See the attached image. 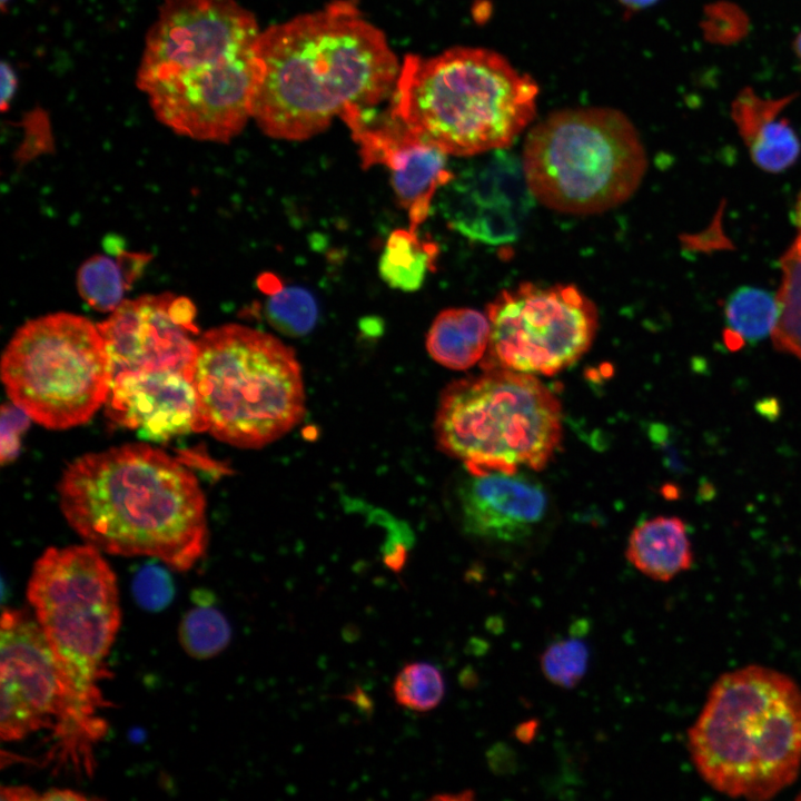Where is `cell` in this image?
I'll use <instances>...</instances> for the list:
<instances>
[{
	"label": "cell",
	"mask_w": 801,
	"mask_h": 801,
	"mask_svg": "<svg viewBox=\"0 0 801 801\" xmlns=\"http://www.w3.org/2000/svg\"><path fill=\"white\" fill-rule=\"evenodd\" d=\"M251 118L268 136L308 139L355 107L369 109L393 92L400 65L384 32L354 0L260 31Z\"/></svg>",
	"instance_id": "obj_1"
},
{
	"label": "cell",
	"mask_w": 801,
	"mask_h": 801,
	"mask_svg": "<svg viewBox=\"0 0 801 801\" xmlns=\"http://www.w3.org/2000/svg\"><path fill=\"white\" fill-rule=\"evenodd\" d=\"M60 507L86 543L121 556H148L179 571L204 554L206 503L181 459L146 444L78 457L58 486Z\"/></svg>",
	"instance_id": "obj_2"
},
{
	"label": "cell",
	"mask_w": 801,
	"mask_h": 801,
	"mask_svg": "<svg viewBox=\"0 0 801 801\" xmlns=\"http://www.w3.org/2000/svg\"><path fill=\"white\" fill-rule=\"evenodd\" d=\"M702 779L732 798L767 800L801 768V689L760 665L722 674L688 731Z\"/></svg>",
	"instance_id": "obj_3"
},
{
	"label": "cell",
	"mask_w": 801,
	"mask_h": 801,
	"mask_svg": "<svg viewBox=\"0 0 801 801\" xmlns=\"http://www.w3.org/2000/svg\"><path fill=\"white\" fill-rule=\"evenodd\" d=\"M538 88L501 55L455 47L405 56L389 115L447 155L505 149L532 121Z\"/></svg>",
	"instance_id": "obj_4"
},
{
	"label": "cell",
	"mask_w": 801,
	"mask_h": 801,
	"mask_svg": "<svg viewBox=\"0 0 801 801\" xmlns=\"http://www.w3.org/2000/svg\"><path fill=\"white\" fill-rule=\"evenodd\" d=\"M192 384L204 431L240 448L275 442L305 415L294 350L244 325H222L198 338Z\"/></svg>",
	"instance_id": "obj_5"
},
{
	"label": "cell",
	"mask_w": 801,
	"mask_h": 801,
	"mask_svg": "<svg viewBox=\"0 0 801 801\" xmlns=\"http://www.w3.org/2000/svg\"><path fill=\"white\" fill-rule=\"evenodd\" d=\"M33 616L59 664L77 711L101 739L107 730L101 683L121 623L116 575L90 545L49 547L27 585Z\"/></svg>",
	"instance_id": "obj_6"
},
{
	"label": "cell",
	"mask_w": 801,
	"mask_h": 801,
	"mask_svg": "<svg viewBox=\"0 0 801 801\" xmlns=\"http://www.w3.org/2000/svg\"><path fill=\"white\" fill-rule=\"evenodd\" d=\"M434 427L439 449L471 473L541 469L560 445L562 411L534 375L493 368L448 384Z\"/></svg>",
	"instance_id": "obj_7"
},
{
	"label": "cell",
	"mask_w": 801,
	"mask_h": 801,
	"mask_svg": "<svg viewBox=\"0 0 801 801\" xmlns=\"http://www.w3.org/2000/svg\"><path fill=\"white\" fill-rule=\"evenodd\" d=\"M523 168L535 199L562 212L595 214L639 187L646 156L632 122L611 108L557 111L527 135Z\"/></svg>",
	"instance_id": "obj_8"
},
{
	"label": "cell",
	"mask_w": 801,
	"mask_h": 801,
	"mask_svg": "<svg viewBox=\"0 0 801 801\" xmlns=\"http://www.w3.org/2000/svg\"><path fill=\"white\" fill-rule=\"evenodd\" d=\"M12 403L51 429L81 425L107 402L112 368L98 325L70 313L27 322L1 358Z\"/></svg>",
	"instance_id": "obj_9"
},
{
	"label": "cell",
	"mask_w": 801,
	"mask_h": 801,
	"mask_svg": "<svg viewBox=\"0 0 801 801\" xmlns=\"http://www.w3.org/2000/svg\"><path fill=\"white\" fill-rule=\"evenodd\" d=\"M0 736L18 742L53 729L60 750L91 770L99 741L75 705L59 664L33 615L7 609L0 629Z\"/></svg>",
	"instance_id": "obj_10"
},
{
	"label": "cell",
	"mask_w": 801,
	"mask_h": 801,
	"mask_svg": "<svg viewBox=\"0 0 801 801\" xmlns=\"http://www.w3.org/2000/svg\"><path fill=\"white\" fill-rule=\"evenodd\" d=\"M491 337L483 368L553 375L590 348L597 327L594 304L573 285L525 283L488 304Z\"/></svg>",
	"instance_id": "obj_11"
},
{
	"label": "cell",
	"mask_w": 801,
	"mask_h": 801,
	"mask_svg": "<svg viewBox=\"0 0 801 801\" xmlns=\"http://www.w3.org/2000/svg\"><path fill=\"white\" fill-rule=\"evenodd\" d=\"M260 30L236 0H166L150 28L137 86L225 62L250 51Z\"/></svg>",
	"instance_id": "obj_12"
},
{
	"label": "cell",
	"mask_w": 801,
	"mask_h": 801,
	"mask_svg": "<svg viewBox=\"0 0 801 801\" xmlns=\"http://www.w3.org/2000/svg\"><path fill=\"white\" fill-rule=\"evenodd\" d=\"M256 80L253 47L225 62L165 78L144 92L158 120L175 132L196 140L228 142L251 117Z\"/></svg>",
	"instance_id": "obj_13"
},
{
	"label": "cell",
	"mask_w": 801,
	"mask_h": 801,
	"mask_svg": "<svg viewBox=\"0 0 801 801\" xmlns=\"http://www.w3.org/2000/svg\"><path fill=\"white\" fill-rule=\"evenodd\" d=\"M112 368L119 374L176 373L192 379L198 339L196 307L184 296L126 299L98 324Z\"/></svg>",
	"instance_id": "obj_14"
},
{
	"label": "cell",
	"mask_w": 801,
	"mask_h": 801,
	"mask_svg": "<svg viewBox=\"0 0 801 801\" xmlns=\"http://www.w3.org/2000/svg\"><path fill=\"white\" fill-rule=\"evenodd\" d=\"M523 164L504 149L468 165L441 189L447 225L479 243L515 240L534 205Z\"/></svg>",
	"instance_id": "obj_15"
},
{
	"label": "cell",
	"mask_w": 801,
	"mask_h": 801,
	"mask_svg": "<svg viewBox=\"0 0 801 801\" xmlns=\"http://www.w3.org/2000/svg\"><path fill=\"white\" fill-rule=\"evenodd\" d=\"M370 109H355L342 119L359 147L364 167L385 166L400 206L407 211L411 229L427 218L436 192L451 181L454 171L447 154L419 137L389 115L375 122Z\"/></svg>",
	"instance_id": "obj_16"
},
{
	"label": "cell",
	"mask_w": 801,
	"mask_h": 801,
	"mask_svg": "<svg viewBox=\"0 0 801 801\" xmlns=\"http://www.w3.org/2000/svg\"><path fill=\"white\" fill-rule=\"evenodd\" d=\"M468 473L455 491L465 534L492 545L516 544L543 522L547 495L535 479L517 472Z\"/></svg>",
	"instance_id": "obj_17"
},
{
	"label": "cell",
	"mask_w": 801,
	"mask_h": 801,
	"mask_svg": "<svg viewBox=\"0 0 801 801\" xmlns=\"http://www.w3.org/2000/svg\"><path fill=\"white\" fill-rule=\"evenodd\" d=\"M106 405L110 419L150 442L204 432L192 379L181 374L116 375Z\"/></svg>",
	"instance_id": "obj_18"
},
{
	"label": "cell",
	"mask_w": 801,
	"mask_h": 801,
	"mask_svg": "<svg viewBox=\"0 0 801 801\" xmlns=\"http://www.w3.org/2000/svg\"><path fill=\"white\" fill-rule=\"evenodd\" d=\"M797 95L763 98L752 88H743L731 103V118L752 160L765 171L780 172L798 159L800 139L781 116Z\"/></svg>",
	"instance_id": "obj_19"
},
{
	"label": "cell",
	"mask_w": 801,
	"mask_h": 801,
	"mask_svg": "<svg viewBox=\"0 0 801 801\" xmlns=\"http://www.w3.org/2000/svg\"><path fill=\"white\" fill-rule=\"evenodd\" d=\"M627 561L645 576L669 582L693 562L686 526L675 516H656L632 531L625 550Z\"/></svg>",
	"instance_id": "obj_20"
},
{
	"label": "cell",
	"mask_w": 801,
	"mask_h": 801,
	"mask_svg": "<svg viewBox=\"0 0 801 801\" xmlns=\"http://www.w3.org/2000/svg\"><path fill=\"white\" fill-rule=\"evenodd\" d=\"M151 256L130 251L115 245L90 257L77 273V287L81 298L92 308L111 313L126 299L134 283L142 275Z\"/></svg>",
	"instance_id": "obj_21"
},
{
	"label": "cell",
	"mask_w": 801,
	"mask_h": 801,
	"mask_svg": "<svg viewBox=\"0 0 801 801\" xmlns=\"http://www.w3.org/2000/svg\"><path fill=\"white\" fill-rule=\"evenodd\" d=\"M490 337L487 315L472 308H449L439 313L429 327L426 348L438 364L462 370L485 356Z\"/></svg>",
	"instance_id": "obj_22"
},
{
	"label": "cell",
	"mask_w": 801,
	"mask_h": 801,
	"mask_svg": "<svg viewBox=\"0 0 801 801\" xmlns=\"http://www.w3.org/2000/svg\"><path fill=\"white\" fill-rule=\"evenodd\" d=\"M437 253L436 244L422 240L416 230H394L379 258V275L394 289L415 291L434 269Z\"/></svg>",
	"instance_id": "obj_23"
},
{
	"label": "cell",
	"mask_w": 801,
	"mask_h": 801,
	"mask_svg": "<svg viewBox=\"0 0 801 801\" xmlns=\"http://www.w3.org/2000/svg\"><path fill=\"white\" fill-rule=\"evenodd\" d=\"M782 283L777 295L775 346L801 359V234L781 260Z\"/></svg>",
	"instance_id": "obj_24"
},
{
	"label": "cell",
	"mask_w": 801,
	"mask_h": 801,
	"mask_svg": "<svg viewBox=\"0 0 801 801\" xmlns=\"http://www.w3.org/2000/svg\"><path fill=\"white\" fill-rule=\"evenodd\" d=\"M778 315L777 296L751 287L736 290L725 307L730 344L735 340L740 345L772 335Z\"/></svg>",
	"instance_id": "obj_25"
},
{
	"label": "cell",
	"mask_w": 801,
	"mask_h": 801,
	"mask_svg": "<svg viewBox=\"0 0 801 801\" xmlns=\"http://www.w3.org/2000/svg\"><path fill=\"white\" fill-rule=\"evenodd\" d=\"M231 627L226 616L215 606L200 604L181 619L178 640L185 652L197 660L218 655L229 644Z\"/></svg>",
	"instance_id": "obj_26"
},
{
	"label": "cell",
	"mask_w": 801,
	"mask_h": 801,
	"mask_svg": "<svg viewBox=\"0 0 801 801\" xmlns=\"http://www.w3.org/2000/svg\"><path fill=\"white\" fill-rule=\"evenodd\" d=\"M392 694L398 705L409 711H432L445 695L443 674L427 662L407 663L396 674Z\"/></svg>",
	"instance_id": "obj_27"
},
{
	"label": "cell",
	"mask_w": 801,
	"mask_h": 801,
	"mask_svg": "<svg viewBox=\"0 0 801 801\" xmlns=\"http://www.w3.org/2000/svg\"><path fill=\"white\" fill-rule=\"evenodd\" d=\"M317 314L314 297L300 287H278L269 293L265 304L267 322L287 336L299 337L309 333Z\"/></svg>",
	"instance_id": "obj_28"
},
{
	"label": "cell",
	"mask_w": 801,
	"mask_h": 801,
	"mask_svg": "<svg viewBox=\"0 0 801 801\" xmlns=\"http://www.w3.org/2000/svg\"><path fill=\"white\" fill-rule=\"evenodd\" d=\"M538 662L542 674L550 683L570 690L585 676L590 650L580 639H562L548 644L541 653Z\"/></svg>",
	"instance_id": "obj_29"
},
{
	"label": "cell",
	"mask_w": 801,
	"mask_h": 801,
	"mask_svg": "<svg viewBox=\"0 0 801 801\" xmlns=\"http://www.w3.org/2000/svg\"><path fill=\"white\" fill-rule=\"evenodd\" d=\"M132 593L140 606L159 611L171 602L175 589L166 568L157 563H147L134 576Z\"/></svg>",
	"instance_id": "obj_30"
},
{
	"label": "cell",
	"mask_w": 801,
	"mask_h": 801,
	"mask_svg": "<svg viewBox=\"0 0 801 801\" xmlns=\"http://www.w3.org/2000/svg\"><path fill=\"white\" fill-rule=\"evenodd\" d=\"M31 417L14 403L3 404L1 408L0 459L2 464L12 462L19 454L21 436L27 431Z\"/></svg>",
	"instance_id": "obj_31"
},
{
	"label": "cell",
	"mask_w": 801,
	"mask_h": 801,
	"mask_svg": "<svg viewBox=\"0 0 801 801\" xmlns=\"http://www.w3.org/2000/svg\"><path fill=\"white\" fill-rule=\"evenodd\" d=\"M487 762L494 773L506 774L515 769L516 754L508 745L497 743L488 750Z\"/></svg>",
	"instance_id": "obj_32"
},
{
	"label": "cell",
	"mask_w": 801,
	"mask_h": 801,
	"mask_svg": "<svg viewBox=\"0 0 801 801\" xmlns=\"http://www.w3.org/2000/svg\"><path fill=\"white\" fill-rule=\"evenodd\" d=\"M18 88L16 70L7 61L1 63V109L4 111L12 101Z\"/></svg>",
	"instance_id": "obj_33"
},
{
	"label": "cell",
	"mask_w": 801,
	"mask_h": 801,
	"mask_svg": "<svg viewBox=\"0 0 801 801\" xmlns=\"http://www.w3.org/2000/svg\"><path fill=\"white\" fill-rule=\"evenodd\" d=\"M1 800H40V793L29 787H3L1 789Z\"/></svg>",
	"instance_id": "obj_34"
},
{
	"label": "cell",
	"mask_w": 801,
	"mask_h": 801,
	"mask_svg": "<svg viewBox=\"0 0 801 801\" xmlns=\"http://www.w3.org/2000/svg\"><path fill=\"white\" fill-rule=\"evenodd\" d=\"M87 797L69 789H50L40 793V800H86Z\"/></svg>",
	"instance_id": "obj_35"
},
{
	"label": "cell",
	"mask_w": 801,
	"mask_h": 801,
	"mask_svg": "<svg viewBox=\"0 0 801 801\" xmlns=\"http://www.w3.org/2000/svg\"><path fill=\"white\" fill-rule=\"evenodd\" d=\"M538 731V721L527 720L520 723L515 729V736L522 743H530L534 740Z\"/></svg>",
	"instance_id": "obj_36"
},
{
	"label": "cell",
	"mask_w": 801,
	"mask_h": 801,
	"mask_svg": "<svg viewBox=\"0 0 801 801\" xmlns=\"http://www.w3.org/2000/svg\"><path fill=\"white\" fill-rule=\"evenodd\" d=\"M625 9L636 11L653 6L659 0H617Z\"/></svg>",
	"instance_id": "obj_37"
},
{
	"label": "cell",
	"mask_w": 801,
	"mask_h": 801,
	"mask_svg": "<svg viewBox=\"0 0 801 801\" xmlns=\"http://www.w3.org/2000/svg\"><path fill=\"white\" fill-rule=\"evenodd\" d=\"M793 50L801 65V31L797 34L793 41Z\"/></svg>",
	"instance_id": "obj_38"
},
{
	"label": "cell",
	"mask_w": 801,
	"mask_h": 801,
	"mask_svg": "<svg viewBox=\"0 0 801 801\" xmlns=\"http://www.w3.org/2000/svg\"><path fill=\"white\" fill-rule=\"evenodd\" d=\"M794 221L801 228V194L798 198V201H797L795 208H794Z\"/></svg>",
	"instance_id": "obj_39"
},
{
	"label": "cell",
	"mask_w": 801,
	"mask_h": 801,
	"mask_svg": "<svg viewBox=\"0 0 801 801\" xmlns=\"http://www.w3.org/2000/svg\"><path fill=\"white\" fill-rule=\"evenodd\" d=\"M9 1H10V0H1V9H2V11H4V10L7 9V4L9 3Z\"/></svg>",
	"instance_id": "obj_40"
},
{
	"label": "cell",
	"mask_w": 801,
	"mask_h": 801,
	"mask_svg": "<svg viewBox=\"0 0 801 801\" xmlns=\"http://www.w3.org/2000/svg\"><path fill=\"white\" fill-rule=\"evenodd\" d=\"M798 799H800V800H801V793H800V794L798 795Z\"/></svg>",
	"instance_id": "obj_41"
}]
</instances>
